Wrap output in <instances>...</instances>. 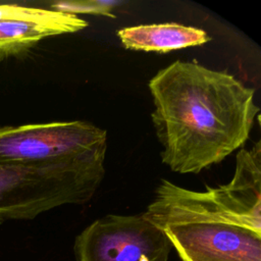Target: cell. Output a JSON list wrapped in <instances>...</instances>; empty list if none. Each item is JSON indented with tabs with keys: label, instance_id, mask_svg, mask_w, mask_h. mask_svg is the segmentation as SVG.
Instances as JSON below:
<instances>
[{
	"label": "cell",
	"instance_id": "ba28073f",
	"mask_svg": "<svg viewBox=\"0 0 261 261\" xmlns=\"http://www.w3.org/2000/svg\"><path fill=\"white\" fill-rule=\"evenodd\" d=\"M119 4L116 1H59L51 5V9L76 15L77 13H90L115 18L113 7Z\"/></svg>",
	"mask_w": 261,
	"mask_h": 261
},
{
	"label": "cell",
	"instance_id": "5b68a950",
	"mask_svg": "<svg viewBox=\"0 0 261 261\" xmlns=\"http://www.w3.org/2000/svg\"><path fill=\"white\" fill-rule=\"evenodd\" d=\"M159 228L182 261H261V231L242 224L188 221Z\"/></svg>",
	"mask_w": 261,
	"mask_h": 261
},
{
	"label": "cell",
	"instance_id": "277c9868",
	"mask_svg": "<svg viewBox=\"0 0 261 261\" xmlns=\"http://www.w3.org/2000/svg\"><path fill=\"white\" fill-rule=\"evenodd\" d=\"M106 151L107 132L89 121L0 127V161L41 162Z\"/></svg>",
	"mask_w": 261,
	"mask_h": 261
},
{
	"label": "cell",
	"instance_id": "8992f818",
	"mask_svg": "<svg viewBox=\"0 0 261 261\" xmlns=\"http://www.w3.org/2000/svg\"><path fill=\"white\" fill-rule=\"evenodd\" d=\"M88 27L77 15L33 7L21 17L0 19V56L27 50L45 38L76 33Z\"/></svg>",
	"mask_w": 261,
	"mask_h": 261
},
{
	"label": "cell",
	"instance_id": "6da1fadb",
	"mask_svg": "<svg viewBox=\"0 0 261 261\" xmlns=\"http://www.w3.org/2000/svg\"><path fill=\"white\" fill-rule=\"evenodd\" d=\"M148 88L161 161L180 174L199 173L241 148L260 110L253 88L196 62L170 63Z\"/></svg>",
	"mask_w": 261,
	"mask_h": 261
},
{
	"label": "cell",
	"instance_id": "7a4b0ae2",
	"mask_svg": "<svg viewBox=\"0 0 261 261\" xmlns=\"http://www.w3.org/2000/svg\"><path fill=\"white\" fill-rule=\"evenodd\" d=\"M106 153L41 162L0 161V223L89 202L105 176Z\"/></svg>",
	"mask_w": 261,
	"mask_h": 261
},
{
	"label": "cell",
	"instance_id": "3957f363",
	"mask_svg": "<svg viewBox=\"0 0 261 261\" xmlns=\"http://www.w3.org/2000/svg\"><path fill=\"white\" fill-rule=\"evenodd\" d=\"M170 249L164 232L143 213L96 219L74 243L77 261H166Z\"/></svg>",
	"mask_w": 261,
	"mask_h": 261
},
{
	"label": "cell",
	"instance_id": "52a82bcc",
	"mask_svg": "<svg viewBox=\"0 0 261 261\" xmlns=\"http://www.w3.org/2000/svg\"><path fill=\"white\" fill-rule=\"evenodd\" d=\"M117 37L125 49L159 53L200 46L210 41L204 30L175 22L127 27L118 30Z\"/></svg>",
	"mask_w": 261,
	"mask_h": 261
}]
</instances>
